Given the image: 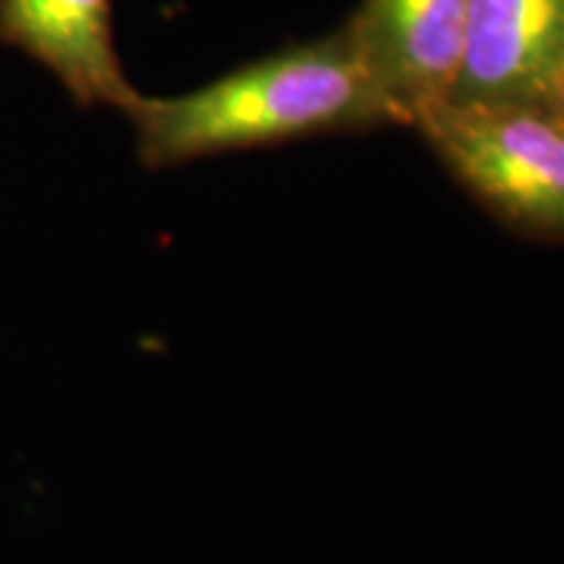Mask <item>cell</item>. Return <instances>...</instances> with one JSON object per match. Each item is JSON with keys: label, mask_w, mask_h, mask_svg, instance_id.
I'll return each instance as SVG.
<instances>
[{"label": "cell", "mask_w": 564, "mask_h": 564, "mask_svg": "<svg viewBox=\"0 0 564 564\" xmlns=\"http://www.w3.org/2000/svg\"><path fill=\"white\" fill-rule=\"evenodd\" d=\"M129 118L137 154L150 171L316 133L400 123L345 24L186 95H141Z\"/></svg>", "instance_id": "cell-1"}, {"label": "cell", "mask_w": 564, "mask_h": 564, "mask_svg": "<svg viewBox=\"0 0 564 564\" xmlns=\"http://www.w3.org/2000/svg\"><path fill=\"white\" fill-rule=\"evenodd\" d=\"M413 126L499 220L564 243V126L552 110L442 102Z\"/></svg>", "instance_id": "cell-2"}, {"label": "cell", "mask_w": 564, "mask_h": 564, "mask_svg": "<svg viewBox=\"0 0 564 564\" xmlns=\"http://www.w3.org/2000/svg\"><path fill=\"white\" fill-rule=\"evenodd\" d=\"M468 6L470 0H364L345 21L356 53L403 126L453 95Z\"/></svg>", "instance_id": "cell-3"}, {"label": "cell", "mask_w": 564, "mask_h": 564, "mask_svg": "<svg viewBox=\"0 0 564 564\" xmlns=\"http://www.w3.org/2000/svg\"><path fill=\"white\" fill-rule=\"evenodd\" d=\"M564 66V0H470L447 102L546 108Z\"/></svg>", "instance_id": "cell-4"}, {"label": "cell", "mask_w": 564, "mask_h": 564, "mask_svg": "<svg viewBox=\"0 0 564 564\" xmlns=\"http://www.w3.org/2000/svg\"><path fill=\"white\" fill-rule=\"evenodd\" d=\"M0 45L51 70L79 110L129 116L141 97L118 55L112 0H0Z\"/></svg>", "instance_id": "cell-5"}, {"label": "cell", "mask_w": 564, "mask_h": 564, "mask_svg": "<svg viewBox=\"0 0 564 564\" xmlns=\"http://www.w3.org/2000/svg\"><path fill=\"white\" fill-rule=\"evenodd\" d=\"M549 110L554 112V118L564 126V66L560 70V76H556V84L552 89V97H549Z\"/></svg>", "instance_id": "cell-6"}]
</instances>
